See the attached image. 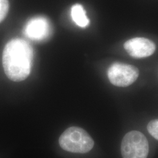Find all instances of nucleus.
<instances>
[{
  "label": "nucleus",
  "instance_id": "f257e3e1",
  "mask_svg": "<svg viewBox=\"0 0 158 158\" xmlns=\"http://www.w3.org/2000/svg\"><path fill=\"white\" fill-rule=\"evenodd\" d=\"M33 49L23 39L11 40L5 45L2 54V64L7 78L13 81L25 80L31 73Z\"/></svg>",
  "mask_w": 158,
  "mask_h": 158
},
{
  "label": "nucleus",
  "instance_id": "423d86ee",
  "mask_svg": "<svg viewBox=\"0 0 158 158\" xmlns=\"http://www.w3.org/2000/svg\"><path fill=\"white\" fill-rule=\"evenodd\" d=\"M51 25L44 17H35L29 20L25 26L24 34L29 39L40 41L48 38L51 35Z\"/></svg>",
  "mask_w": 158,
  "mask_h": 158
},
{
  "label": "nucleus",
  "instance_id": "6e6552de",
  "mask_svg": "<svg viewBox=\"0 0 158 158\" xmlns=\"http://www.w3.org/2000/svg\"><path fill=\"white\" fill-rule=\"evenodd\" d=\"M147 129L150 135L153 136L155 139L158 140V118L149 122L147 125Z\"/></svg>",
  "mask_w": 158,
  "mask_h": 158
},
{
  "label": "nucleus",
  "instance_id": "f03ea898",
  "mask_svg": "<svg viewBox=\"0 0 158 158\" xmlns=\"http://www.w3.org/2000/svg\"><path fill=\"white\" fill-rule=\"evenodd\" d=\"M62 149L72 153H87L91 151L94 142L86 130L78 127H71L64 130L59 141Z\"/></svg>",
  "mask_w": 158,
  "mask_h": 158
},
{
  "label": "nucleus",
  "instance_id": "39448f33",
  "mask_svg": "<svg viewBox=\"0 0 158 158\" xmlns=\"http://www.w3.org/2000/svg\"><path fill=\"white\" fill-rule=\"evenodd\" d=\"M124 47L130 56L138 59L150 56L156 50L155 43L144 37L130 39L124 43Z\"/></svg>",
  "mask_w": 158,
  "mask_h": 158
},
{
  "label": "nucleus",
  "instance_id": "20e7f679",
  "mask_svg": "<svg viewBox=\"0 0 158 158\" xmlns=\"http://www.w3.org/2000/svg\"><path fill=\"white\" fill-rule=\"evenodd\" d=\"M107 75L110 82L114 86L126 87L137 80L139 70L133 65L116 62L109 67Z\"/></svg>",
  "mask_w": 158,
  "mask_h": 158
},
{
  "label": "nucleus",
  "instance_id": "7ed1b4c3",
  "mask_svg": "<svg viewBox=\"0 0 158 158\" xmlns=\"http://www.w3.org/2000/svg\"><path fill=\"white\" fill-rule=\"evenodd\" d=\"M123 158H147L149 143L141 132L133 130L124 136L121 144Z\"/></svg>",
  "mask_w": 158,
  "mask_h": 158
},
{
  "label": "nucleus",
  "instance_id": "0eeeda50",
  "mask_svg": "<svg viewBox=\"0 0 158 158\" xmlns=\"http://www.w3.org/2000/svg\"><path fill=\"white\" fill-rule=\"evenodd\" d=\"M71 17L76 24L82 28L86 27L89 23V20L86 14V11L84 7L79 4H76L72 7Z\"/></svg>",
  "mask_w": 158,
  "mask_h": 158
},
{
  "label": "nucleus",
  "instance_id": "1a4fd4ad",
  "mask_svg": "<svg viewBox=\"0 0 158 158\" xmlns=\"http://www.w3.org/2000/svg\"><path fill=\"white\" fill-rule=\"evenodd\" d=\"M9 10L8 0H0V23L5 19Z\"/></svg>",
  "mask_w": 158,
  "mask_h": 158
}]
</instances>
